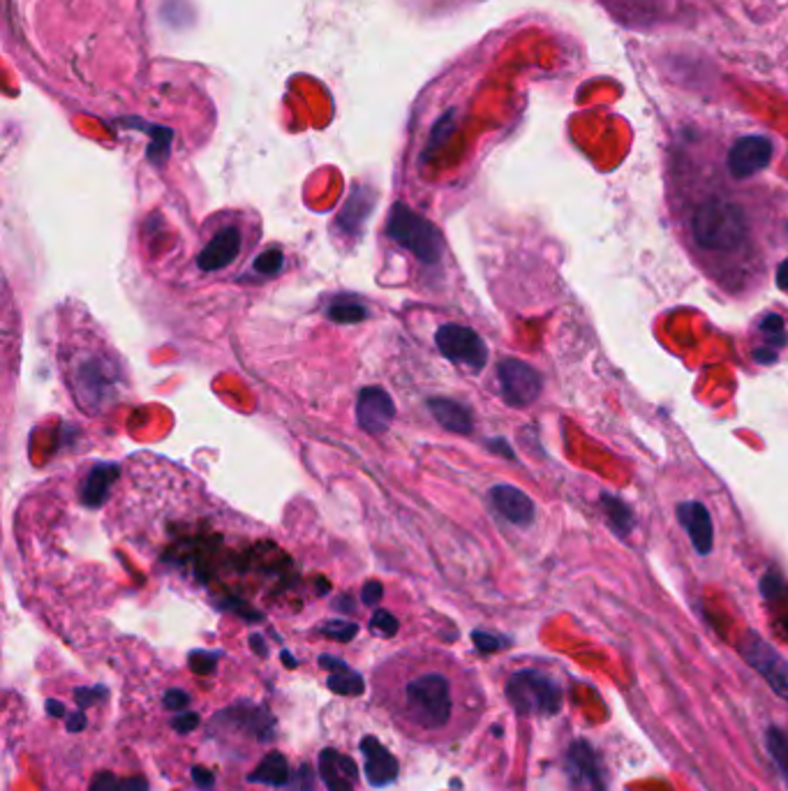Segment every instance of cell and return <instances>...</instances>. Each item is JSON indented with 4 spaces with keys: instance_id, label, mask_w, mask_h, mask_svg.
Wrapping results in <instances>:
<instances>
[{
    "instance_id": "2e32d148",
    "label": "cell",
    "mask_w": 788,
    "mask_h": 791,
    "mask_svg": "<svg viewBox=\"0 0 788 791\" xmlns=\"http://www.w3.org/2000/svg\"><path fill=\"white\" fill-rule=\"evenodd\" d=\"M428 408H430V412H433V416L438 419V424L444 426L451 433L465 435V433H469L474 429L472 412L458 401H453V399H430Z\"/></svg>"
},
{
    "instance_id": "4dcf8cb0",
    "label": "cell",
    "mask_w": 788,
    "mask_h": 791,
    "mask_svg": "<svg viewBox=\"0 0 788 791\" xmlns=\"http://www.w3.org/2000/svg\"><path fill=\"white\" fill-rule=\"evenodd\" d=\"M786 235H788V223H786Z\"/></svg>"
},
{
    "instance_id": "ba28073f",
    "label": "cell",
    "mask_w": 788,
    "mask_h": 791,
    "mask_svg": "<svg viewBox=\"0 0 788 791\" xmlns=\"http://www.w3.org/2000/svg\"><path fill=\"white\" fill-rule=\"evenodd\" d=\"M773 151H775V147L768 137H763V134L740 137L737 142L731 147L728 158H726L728 172L735 178H749L770 165Z\"/></svg>"
},
{
    "instance_id": "8fae6325",
    "label": "cell",
    "mask_w": 788,
    "mask_h": 791,
    "mask_svg": "<svg viewBox=\"0 0 788 791\" xmlns=\"http://www.w3.org/2000/svg\"><path fill=\"white\" fill-rule=\"evenodd\" d=\"M241 229L227 225L223 229L215 231V235L208 239V243L204 246V250L199 252L197 264L202 271L213 273V271H223L227 269L238 254H241Z\"/></svg>"
},
{
    "instance_id": "30bf717a",
    "label": "cell",
    "mask_w": 788,
    "mask_h": 791,
    "mask_svg": "<svg viewBox=\"0 0 788 791\" xmlns=\"http://www.w3.org/2000/svg\"><path fill=\"white\" fill-rule=\"evenodd\" d=\"M393 414H396V405L385 389L370 387V389H364L361 396H358L356 419H358V426H361L366 433H373V435L387 433L393 422Z\"/></svg>"
},
{
    "instance_id": "d6986e66",
    "label": "cell",
    "mask_w": 788,
    "mask_h": 791,
    "mask_svg": "<svg viewBox=\"0 0 788 791\" xmlns=\"http://www.w3.org/2000/svg\"><path fill=\"white\" fill-rule=\"evenodd\" d=\"M602 509H604L608 523L613 525V530L617 534H623V538H625V534L632 532L634 514H632V509L623 500L613 498V496H602Z\"/></svg>"
},
{
    "instance_id": "52a82bcc",
    "label": "cell",
    "mask_w": 788,
    "mask_h": 791,
    "mask_svg": "<svg viewBox=\"0 0 788 791\" xmlns=\"http://www.w3.org/2000/svg\"><path fill=\"white\" fill-rule=\"evenodd\" d=\"M499 389L511 408H525L537 401L543 380L539 370L520 359H501L497 366Z\"/></svg>"
},
{
    "instance_id": "ffe728a7",
    "label": "cell",
    "mask_w": 788,
    "mask_h": 791,
    "mask_svg": "<svg viewBox=\"0 0 788 791\" xmlns=\"http://www.w3.org/2000/svg\"><path fill=\"white\" fill-rule=\"evenodd\" d=\"M114 475H116V468H111V465H100V468H95L86 481L84 500L88 505H100L107 498V488H109V481L114 479Z\"/></svg>"
},
{
    "instance_id": "6da1fadb",
    "label": "cell",
    "mask_w": 788,
    "mask_h": 791,
    "mask_svg": "<svg viewBox=\"0 0 788 791\" xmlns=\"http://www.w3.org/2000/svg\"><path fill=\"white\" fill-rule=\"evenodd\" d=\"M375 711L408 740L444 746L458 740L476 715L465 671L435 650H410L381 662L370 681Z\"/></svg>"
},
{
    "instance_id": "8992f818",
    "label": "cell",
    "mask_w": 788,
    "mask_h": 791,
    "mask_svg": "<svg viewBox=\"0 0 788 791\" xmlns=\"http://www.w3.org/2000/svg\"><path fill=\"white\" fill-rule=\"evenodd\" d=\"M740 653L749 662V667L766 681L777 696L788 702V664L777 650L763 641L756 632H747L740 643Z\"/></svg>"
},
{
    "instance_id": "5b68a950",
    "label": "cell",
    "mask_w": 788,
    "mask_h": 791,
    "mask_svg": "<svg viewBox=\"0 0 788 791\" xmlns=\"http://www.w3.org/2000/svg\"><path fill=\"white\" fill-rule=\"evenodd\" d=\"M438 350L453 364L482 370L488 361V347L482 336L463 324H444L435 334Z\"/></svg>"
},
{
    "instance_id": "7c38bea8",
    "label": "cell",
    "mask_w": 788,
    "mask_h": 791,
    "mask_svg": "<svg viewBox=\"0 0 788 791\" xmlns=\"http://www.w3.org/2000/svg\"><path fill=\"white\" fill-rule=\"evenodd\" d=\"M75 389L79 396H88L90 405L102 403L114 391V376L109 370V361L100 357H86L75 368Z\"/></svg>"
},
{
    "instance_id": "484cf974",
    "label": "cell",
    "mask_w": 788,
    "mask_h": 791,
    "mask_svg": "<svg viewBox=\"0 0 788 791\" xmlns=\"http://www.w3.org/2000/svg\"><path fill=\"white\" fill-rule=\"evenodd\" d=\"M373 627H375V630H379L381 635H385V637H391V635H396V630H398V622H396L389 614L377 611L375 618H373Z\"/></svg>"
},
{
    "instance_id": "3957f363",
    "label": "cell",
    "mask_w": 788,
    "mask_h": 791,
    "mask_svg": "<svg viewBox=\"0 0 788 791\" xmlns=\"http://www.w3.org/2000/svg\"><path fill=\"white\" fill-rule=\"evenodd\" d=\"M387 235L402 248H408L419 262L440 264L444 254L442 231L430 220L414 214L410 206L393 204L387 220Z\"/></svg>"
},
{
    "instance_id": "83f0119b",
    "label": "cell",
    "mask_w": 788,
    "mask_h": 791,
    "mask_svg": "<svg viewBox=\"0 0 788 791\" xmlns=\"http://www.w3.org/2000/svg\"><path fill=\"white\" fill-rule=\"evenodd\" d=\"M381 597V586L377 584V581H370V584L364 588V602H377Z\"/></svg>"
},
{
    "instance_id": "9c48e42d",
    "label": "cell",
    "mask_w": 788,
    "mask_h": 791,
    "mask_svg": "<svg viewBox=\"0 0 788 791\" xmlns=\"http://www.w3.org/2000/svg\"><path fill=\"white\" fill-rule=\"evenodd\" d=\"M566 776L576 791H606L600 755L587 740H576L566 752Z\"/></svg>"
},
{
    "instance_id": "ac0fdd59",
    "label": "cell",
    "mask_w": 788,
    "mask_h": 791,
    "mask_svg": "<svg viewBox=\"0 0 788 791\" xmlns=\"http://www.w3.org/2000/svg\"><path fill=\"white\" fill-rule=\"evenodd\" d=\"M324 757H326V759L331 761V766H333V771H331L328 766H322V763H320L322 778H328V780H324V782H326V787H328L331 791H352V789H354V763H349V761L345 759L343 769H338V766H341V757H343V755H336V752H324Z\"/></svg>"
},
{
    "instance_id": "cb8c5ba5",
    "label": "cell",
    "mask_w": 788,
    "mask_h": 791,
    "mask_svg": "<svg viewBox=\"0 0 788 791\" xmlns=\"http://www.w3.org/2000/svg\"><path fill=\"white\" fill-rule=\"evenodd\" d=\"M282 260H284V258H282L280 248H269V250L261 252L259 258L255 260V271L265 273V275H273V273H278V271H280Z\"/></svg>"
},
{
    "instance_id": "44dd1931",
    "label": "cell",
    "mask_w": 788,
    "mask_h": 791,
    "mask_svg": "<svg viewBox=\"0 0 788 791\" xmlns=\"http://www.w3.org/2000/svg\"><path fill=\"white\" fill-rule=\"evenodd\" d=\"M328 317L338 324H352V322L366 319L368 308L352 299H333V304L328 306Z\"/></svg>"
},
{
    "instance_id": "603a6c76",
    "label": "cell",
    "mask_w": 788,
    "mask_h": 791,
    "mask_svg": "<svg viewBox=\"0 0 788 791\" xmlns=\"http://www.w3.org/2000/svg\"><path fill=\"white\" fill-rule=\"evenodd\" d=\"M760 332H763V336H766L768 343H773V345H777V347L786 345V332H784V317H781V315H775V313H773V315H768V317H763Z\"/></svg>"
},
{
    "instance_id": "f1b7e54d",
    "label": "cell",
    "mask_w": 788,
    "mask_h": 791,
    "mask_svg": "<svg viewBox=\"0 0 788 791\" xmlns=\"http://www.w3.org/2000/svg\"><path fill=\"white\" fill-rule=\"evenodd\" d=\"M474 641L479 643V648H484V650H495V648H499V641L493 639V637H488V635H474Z\"/></svg>"
},
{
    "instance_id": "e0dca14e",
    "label": "cell",
    "mask_w": 788,
    "mask_h": 791,
    "mask_svg": "<svg viewBox=\"0 0 788 791\" xmlns=\"http://www.w3.org/2000/svg\"><path fill=\"white\" fill-rule=\"evenodd\" d=\"M760 593L766 597L781 635L788 639V584L777 572H768L760 581Z\"/></svg>"
},
{
    "instance_id": "7402d4cb",
    "label": "cell",
    "mask_w": 788,
    "mask_h": 791,
    "mask_svg": "<svg viewBox=\"0 0 788 791\" xmlns=\"http://www.w3.org/2000/svg\"><path fill=\"white\" fill-rule=\"evenodd\" d=\"M768 750L781 776L788 780V727L768 729Z\"/></svg>"
},
{
    "instance_id": "277c9868",
    "label": "cell",
    "mask_w": 788,
    "mask_h": 791,
    "mask_svg": "<svg viewBox=\"0 0 788 791\" xmlns=\"http://www.w3.org/2000/svg\"><path fill=\"white\" fill-rule=\"evenodd\" d=\"M507 694L518 713L553 715L562 706L560 687L539 671H518L507 683Z\"/></svg>"
},
{
    "instance_id": "d4e9b609",
    "label": "cell",
    "mask_w": 788,
    "mask_h": 791,
    "mask_svg": "<svg viewBox=\"0 0 788 791\" xmlns=\"http://www.w3.org/2000/svg\"><path fill=\"white\" fill-rule=\"evenodd\" d=\"M322 632L328 635V637H336L341 641H347L356 635V625L354 622H343V620H333L328 625L322 627Z\"/></svg>"
},
{
    "instance_id": "f546056e",
    "label": "cell",
    "mask_w": 788,
    "mask_h": 791,
    "mask_svg": "<svg viewBox=\"0 0 788 791\" xmlns=\"http://www.w3.org/2000/svg\"><path fill=\"white\" fill-rule=\"evenodd\" d=\"M754 359L758 364H775L777 361V355L773 350H754Z\"/></svg>"
},
{
    "instance_id": "9a60e30c",
    "label": "cell",
    "mask_w": 788,
    "mask_h": 791,
    "mask_svg": "<svg viewBox=\"0 0 788 791\" xmlns=\"http://www.w3.org/2000/svg\"><path fill=\"white\" fill-rule=\"evenodd\" d=\"M361 750L366 755V773H368V780L375 784V787H385L389 782L396 780L398 776V761L393 759V755L385 748L379 746V743L368 736L364 738L361 743Z\"/></svg>"
},
{
    "instance_id": "7a4b0ae2",
    "label": "cell",
    "mask_w": 788,
    "mask_h": 791,
    "mask_svg": "<svg viewBox=\"0 0 788 791\" xmlns=\"http://www.w3.org/2000/svg\"><path fill=\"white\" fill-rule=\"evenodd\" d=\"M691 235L705 250H735L745 243L749 235V223L743 206L728 199H708L697 206L691 216Z\"/></svg>"
},
{
    "instance_id": "4fadbf2b",
    "label": "cell",
    "mask_w": 788,
    "mask_h": 791,
    "mask_svg": "<svg viewBox=\"0 0 788 791\" xmlns=\"http://www.w3.org/2000/svg\"><path fill=\"white\" fill-rule=\"evenodd\" d=\"M678 519H680L684 532L689 534V540H691V544H694V549L701 555L712 553L714 528H712V519H710L708 507L703 502H697V500L682 502L678 507Z\"/></svg>"
},
{
    "instance_id": "5bb4252c",
    "label": "cell",
    "mask_w": 788,
    "mask_h": 791,
    "mask_svg": "<svg viewBox=\"0 0 788 791\" xmlns=\"http://www.w3.org/2000/svg\"><path fill=\"white\" fill-rule=\"evenodd\" d=\"M490 502L501 517L514 525H530L535 521V502L520 488L499 484L490 488Z\"/></svg>"
},
{
    "instance_id": "4316f807",
    "label": "cell",
    "mask_w": 788,
    "mask_h": 791,
    "mask_svg": "<svg viewBox=\"0 0 788 791\" xmlns=\"http://www.w3.org/2000/svg\"><path fill=\"white\" fill-rule=\"evenodd\" d=\"M777 288L781 292H788V258L777 267Z\"/></svg>"
}]
</instances>
